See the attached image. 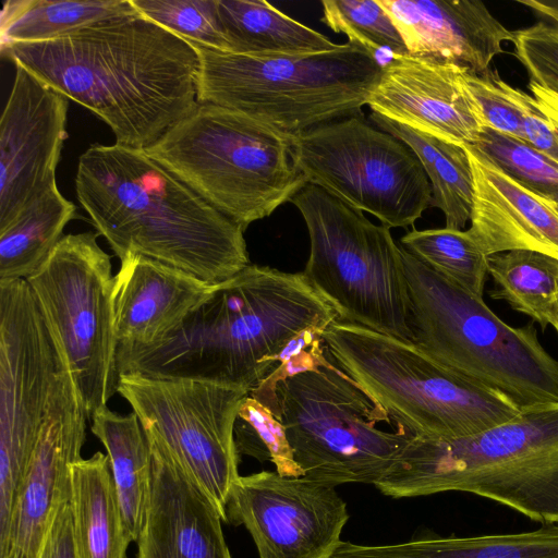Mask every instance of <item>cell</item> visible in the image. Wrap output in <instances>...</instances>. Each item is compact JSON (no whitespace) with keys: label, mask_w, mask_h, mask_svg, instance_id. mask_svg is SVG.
Segmentation results:
<instances>
[{"label":"cell","mask_w":558,"mask_h":558,"mask_svg":"<svg viewBox=\"0 0 558 558\" xmlns=\"http://www.w3.org/2000/svg\"><path fill=\"white\" fill-rule=\"evenodd\" d=\"M0 51L98 116L120 145L147 148L198 105L195 47L138 12Z\"/></svg>","instance_id":"6da1fadb"},{"label":"cell","mask_w":558,"mask_h":558,"mask_svg":"<svg viewBox=\"0 0 558 558\" xmlns=\"http://www.w3.org/2000/svg\"><path fill=\"white\" fill-rule=\"evenodd\" d=\"M338 315L302 272L251 264L216 284L172 333L147 347L118 345L121 374L195 379L248 393L276 368V357L305 330Z\"/></svg>","instance_id":"7a4b0ae2"},{"label":"cell","mask_w":558,"mask_h":558,"mask_svg":"<svg viewBox=\"0 0 558 558\" xmlns=\"http://www.w3.org/2000/svg\"><path fill=\"white\" fill-rule=\"evenodd\" d=\"M75 191L120 260L142 255L213 286L251 265L244 230L145 149L90 145Z\"/></svg>","instance_id":"3957f363"},{"label":"cell","mask_w":558,"mask_h":558,"mask_svg":"<svg viewBox=\"0 0 558 558\" xmlns=\"http://www.w3.org/2000/svg\"><path fill=\"white\" fill-rule=\"evenodd\" d=\"M375 487L393 498L471 493L533 521L557 524L558 402L523 409L468 436H414Z\"/></svg>","instance_id":"277c9868"},{"label":"cell","mask_w":558,"mask_h":558,"mask_svg":"<svg viewBox=\"0 0 558 558\" xmlns=\"http://www.w3.org/2000/svg\"><path fill=\"white\" fill-rule=\"evenodd\" d=\"M400 247L411 342L521 410L558 402V360L541 344L533 326L506 324L483 298Z\"/></svg>","instance_id":"5b68a950"},{"label":"cell","mask_w":558,"mask_h":558,"mask_svg":"<svg viewBox=\"0 0 558 558\" xmlns=\"http://www.w3.org/2000/svg\"><path fill=\"white\" fill-rule=\"evenodd\" d=\"M191 43V41H190ZM198 104L252 117L289 135L362 114L378 85L380 60L347 43L304 54L246 56L202 45Z\"/></svg>","instance_id":"8992f818"},{"label":"cell","mask_w":558,"mask_h":558,"mask_svg":"<svg viewBox=\"0 0 558 558\" xmlns=\"http://www.w3.org/2000/svg\"><path fill=\"white\" fill-rule=\"evenodd\" d=\"M294 137L198 104L145 151L245 231L308 183L294 160Z\"/></svg>","instance_id":"52a82bcc"},{"label":"cell","mask_w":558,"mask_h":558,"mask_svg":"<svg viewBox=\"0 0 558 558\" xmlns=\"http://www.w3.org/2000/svg\"><path fill=\"white\" fill-rule=\"evenodd\" d=\"M330 361L398 427L429 439L480 433L521 409L502 393L432 359L413 342L336 319L324 331Z\"/></svg>","instance_id":"ba28073f"},{"label":"cell","mask_w":558,"mask_h":558,"mask_svg":"<svg viewBox=\"0 0 558 558\" xmlns=\"http://www.w3.org/2000/svg\"><path fill=\"white\" fill-rule=\"evenodd\" d=\"M276 404L303 476L331 487L375 485L414 437L404 427L378 429L393 425L387 412L331 361L280 381Z\"/></svg>","instance_id":"9c48e42d"},{"label":"cell","mask_w":558,"mask_h":558,"mask_svg":"<svg viewBox=\"0 0 558 558\" xmlns=\"http://www.w3.org/2000/svg\"><path fill=\"white\" fill-rule=\"evenodd\" d=\"M290 202L311 242L302 274L338 319L411 341L401 247L390 229L312 183Z\"/></svg>","instance_id":"30bf717a"},{"label":"cell","mask_w":558,"mask_h":558,"mask_svg":"<svg viewBox=\"0 0 558 558\" xmlns=\"http://www.w3.org/2000/svg\"><path fill=\"white\" fill-rule=\"evenodd\" d=\"M87 231L63 235L27 282L88 420L118 392L111 257Z\"/></svg>","instance_id":"8fae6325"},{"label":"cell","mask_w":558,"mask_h":558,"mask_svg":"<svg viewBox=\"0 0 558 558\" xmlns=\"http://www.w3.org/2000/svg\"><path fill=\"white\" fill-rule=\"evenodd\" d=\"M293 153L308 183L389 229L413 226L430 207L432 186L414 151L361 116L296 135Z\"/></svg>","instance_id":"7c38bea8"},{"label":"cell","mask_w":558,"mask_h":558,"mask_svg":"<svg viewBox=\"0 0 558 558\" xmlns=\"http://www.w3.org/2000/svg\"><path fill=\"white\" fill-rule=\"evenodd\" d=\"M118 393L138 416L150 447L178 463L226 522L227 500L240 476L234 424L248 392L195 379L121 374Z\"/></svg>","instance_id":"4fadbf2b"},{"label":"cell","mask_w":558,"mask_h":558,"mask_svg":"<svg viewBox=\"0 0 558 558\" xmlns=\"http://www.w3.org/2000/svg\"><path fill=\"white\" fill-rule=\"evenodd\" d=\"M62 366L27 280L0 282V533L9 522Z\"/></svg>","instance_id":"5bb4252c"},{"label":"cell","mask_w":558,"mask_h":558,"mask_svg":"<svg viewBox=\"0 0 558 558\" xmlns=\"http://www.w3.org/2000/svg\"><path fill=\"white\" fill-rule=\"evenodd\" d=\"M226 519L245 526L259 558H327L341 542L349 514L335 487L262 471L236 478Z\"/></svg>","instance_id":"9a60e30c"},{"label":"cell","mask_w":558,"mask_h":558,"mask_svg":"<svg viewBox=\"0 0 558 558\" xmlns=\"http://www.w3.org/2000/svg\"><path fill=\"white\" fill-rule=\"evenodd\" d=\"M87 421L63 363L9 522L0 533V558L39 557L57 510L71 497V468L82 459Z\"/></svg>","instance_id":"2e32d148"},{"label":"cell","mask_w":558,"mask_h":558,"mask_svg":"<svg viewBox=\"0 0 558 558\" xmlns=\"http://www.w3.org/2000/svg\"><path fill=\"white\" fill-rule=\"evenodd\" d=\"M69 98L15 65L0 120V229L56 184Z\"/></svg>","instance_id":"e0dca14e"},{"label":"cell","mask_w":558,"mask_h":558,"mask_svg":"<svg viewBox=\"0 0 558 558\" xmlns=\"http://www.w3.org/2000/svg\"><path fill=\"white\" fill-rule=\"evenodd\" d=\"M464 68L414 57H395L367 106L374 113L457 145H474L484 128L469 94Z\"/></svg>","instance_id":"ac0fdd59"},{"label":"cell","mask_w":558,"mask_h":558,"mask_svg":"<svg viewBox=\"0 0 558 558\" xmlns=\"http://www.w3.org/2000/svg\"><path fill=\"white\" fill-rule=\"evenodd\" d=\"M150 451V486L136 558H232L211 499L169 456L153 447Z\"/></svg>","instance_id":"d6986e66"},{"label":"cell","mask_w":558,"mask_h":558,"mask_svg":"<svg viewBox=\"0 0 558 558\" xmlns=\"http://www.w3.org/2000/svg\"><path fill=\"white\" fill-rule=\"evenodd\" d=\"M409 56L454 63L475 74L490 70L513 32L478 0H378Z\"/></svg>","instance_id":"ffe728a7"},{"label":"cell","mask_w":558,"mask_h":558,"mask_svg":"<svg viewBox=\"0 0 558 558\" xmlns=\"http://www.w3.org/2000/svg\"><path fill=\"white\" fill-rule=\"evenodd\" d=\"M473 173L471 234L487 255L537 251L558 258V203L526 187L474 145H464Z\"/></svg>","instance_id":"44dd1931"},{"label":"cell","mask_w":558,"mask_h":558,"mask_svg":"<svg viewBox=\"0 0 558 558\" xmlns=\"http://www.w3.org/2000/svg\"><path fill=\"white\" fill-rule=\"evenodd\" d=\"M114 276L118 345L147 347L175 331L214 287L180 269L129 254Z\"/></svg>","instance_id":"7402d4cb"},{"label":"cell","mask_w":558,"mask_h":558,"mask_svg":"<svg viewBox=\"0 0 558 558\" xmlns=\"http://www.w3.org/2000/svg\"><path fill=\"white\" fill-rule=\"evenodd\" d=\"M76 558H126L133 537L123 520L109 459L98 451L71 468Z\"/></svg>","instance_id":"603a6c76"},{"label":"cell","mask_w":558,"mask_h":558,"mask_svg":"<svg viewBox=\"0 0 558 558\" xmlns=\"http://www.w3.org/2000/svg\"><path fill=\"white\" fill-rule=\"evenodd\" d=\"M229 51L246 56L304 54L337 49L325 35L264 0H217Z\"/></svg>","instance_id":"cb8c5ba5"},{"label":"cell","mask_w":558,"mask_h":558,"mask_svg":"<svg viewBox=\"0 0 558 558\" xmlns=\"http://www.w3.org/2000/svg\"><path fill=\"white\" fill-rule=\"evenodd\" d=\"M90 430L107 450L123 520L136 542L143 526L150 486L149 441L135 412L123 415L108 407L92 416Z\"/></svg>","instance_id":"d4e9b609"},{"label":"cell","mask_w":558,"mask_h":558,"mask_svg":"<svg viewBox=\"0 0 558 558\" xmlns=\"http://www.w3.org/2000/svg\"><path fill=\"white\" fill-rule=\"evenodd\" d=\"M338 558H558V524L468 537H438L368 546L347 542Z\"/></svg>","instance_id":"484cf974"},{"label":"cell","mask_w":558,"mask_h":558,"mask_svg":"<svg viewBox=\"0 0 558 558\" xmlns=\"http://www.w3.org/2000/svg\"><path fill=\"white\" fill-rule=\"evenodd\" d=\"M371 120L414 151L432 186L430 206L444 213L446 228L462 230L471 218L474 191L473 173L465 147L374 112Z\"/></svg>","instance_id":"4316f807"},{"label":"cell","mask_w":558,"mask_h":558,"mask_svg":"<svg viewBox=\"0 0 558 558\" xmlns=\"http://www.w3.org/2000/svg\"><path fill=\"white\" fill-rule=\"evenodd\" d=\"M76 206L57 183L40 193L12 222L0 229V282L27 280L62 239Z\"/></svg>","instance_id":"83f0119b"},{"label":"cell","mask_w":558,"mask_h":558,"mask_svg":"<svg viewBox=\"0 0 558 558\" xmlns=\"http://www.w3.org/2000/svg\"><path fill=\"white\" fill-rule=\"evenodd\" d=\"M137 13L130 0H7L0 19V48L62 37L93 23Z\"/></svg>","instance_id":"f1b7e54d"},{"label":"cell","mask_w":558,"mask_h":558,"mask_svg":"<svg viewBox=\"0 0 558 558\" xmlns=\"http://www.w3.org/2000/svg\"><path fill=\"white\" fill-rule=\"evenodd\" d=\"M488 274L495 282L493 299L506 301L542 328L550 325L558 304V258L531 250L497 253L488 257Z\"/></svg>","instance_id":"f546056e"},{"label":"cell","mask_w":558,"mask_h":558,"mask_svg":"<svg viewBox=\"0 0 558 558\" xmlns=\"http://www.w3.org/2000/svg\"><path fill=\"white\" fill-rule=\"evenodd\" d=\"M400 245L436 272L483 298L488 275V257L471 234L448 228L412 230L405 233Z\"/></svg>","instance_id":"4dcf8cb0"},{"label":"cell","mask_w":558,"mask_h":558,"mask_svg":"<svg viewBox=\"0 0 558 558\" xmlns=\"http://www.w3.org/2000/svg\"><path fill=\"white\" fill-rule=\"evenodd\" d=\"M322 22L335 33H343L349 43L373 56L387 51L395 57L409 56L401 34L378 0H323Z\"/></svg>","instance_id":"1f68e13d"},{"label":"cell","mask_w":558,"mask_h":558,"mask_svg":"<svg viewBox=\"0 0 558 558\" xmlns=\"http://www.w3.org/2000/svg\"><path fill=\"white\" fill-rule=\"evenodd\" d=\"M513 32L514 54L541 109L558 125V17Z\"/></svg>","instance_id":"d6a6232c"},{"label":"cell","mask_w":558,"mask_h":558,"mask_svg":"<svg viewBox=\"0 0 558 558\" xmlns=\"http://www.w3.org/2000/svg\"><path fill=\"white\" fill-rule=\"evenodd\" d=\"M239 454L270 460L283 476H303L289 445L284 426L274 413L247 395L241 402L234 424Z\"/></svg>","instance_id":"836d02e7"},{"label":"cell","mask_w":558,"mask_h":558,"mask_svg":"<svg viewBox=\"0 0 558 558\" xmlns=\"http://www.w3.org/2000/svg\"><path fill=\"white\" fill-rule=\"evenodd\" d=\"M474 146L507 174L558 203V163L529 143L483 128Z\"/></svg>","instance_id":"e575fe53"},{"label":"cell","mask_w":558,"mask_h":558,"mask_svg":"<svg viewBox=\"0 0 558 558\" xmlns=\"http://www.w3.org/2000/svg\"><path fill=\"white\" fill-rule=\"evenodd\" d=\"M135 10L193 43L229 51L220 27L217 0H130Z\"/></svg>","instance_id":"d590c367"},{"label":"cell","mask_w":558,"mask_h":558,"mask_svg":"<svg viewBox=\"0 0 558 558\" xmlns=\"http://www.w3.org/2000/svg\"><path fill=\"white\" fill-rule=\"evenodd\" d=\"M464 85L473 98L484 128L524 141L523 116L514 97V87L496 71L463 72Z\"/></svg>","instance_id":"8d00e7d4"},{"label":"cell","mask_w":558,"mask_h":558,"mask_svg":"<svg viewBox=\"0 0 558 558\" xmlns=\"http://www.w3.org/2000/svg\"><path fill=\"white\" fill-rule=\"evenodd\" d=\"M513 93L523 116L524 141L558 163V125L533 96L517 87Z\"/></svg>","instance_id":"74e56055"},{"label":"cell","mask_w":558,"mask_h":558,"mask_svg":"<svg viewBox=\"0 0 558 558\" xmlns=\"http://www.w3.org/2000/svg\"><path fill=\"white\" fill-rule=\"evenodd\" d=\"M38 558H76L70 499L57 510Z\"/></svg>","instance_id":"f35d334b"},{"label":"cell","mask_w":558,"mask_h":558,"mask_svg":"<svg viewBox=\"0 0 558 558\" xmlns=\"http://www.w3.org/2000/svg\"><path fill=\"white\" fill-rule=\"evenodd\" d=\"M550 325L553 326V328L555 329V331L558 335V304L555 308V312L553 313Z\"/></svg>","instance_id":"ab89813d"}]
</instances>
